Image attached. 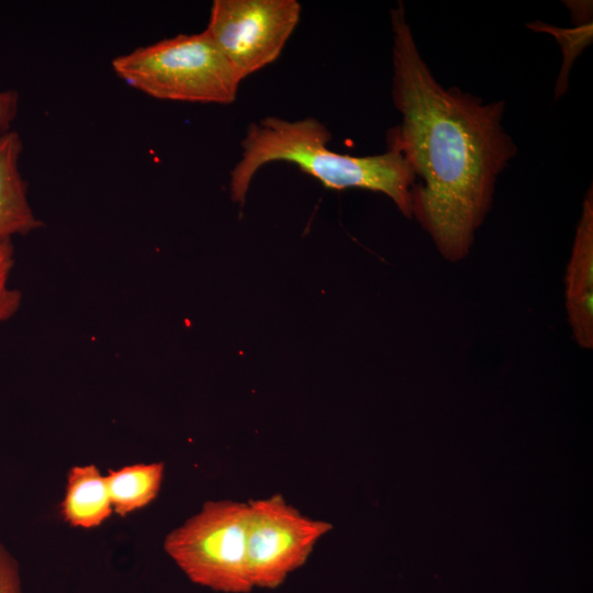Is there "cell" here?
<instances>
[{"label": "cell", "mask_w": 593, "mask_h": 593, "mask_svg": "<svg viewBox=\"0 0 593 593\" xmlns=\"http://www.w3.org/2000/svg\"><path fill=\"white\" fill-rule=\"evenodd\" d=\"M163 462L136 463L109 470L105 474L113 513L126 516L150 504L158 495Z\"/></svg>", "instance_id": "cell-10"}, {"label": "cell", "mask_w": 593, "mask_h": 593, "mask_svg": "<svg viewBox=\"0 0 593 593\" xmlns=\"http://www.w3.org/2000/svg\"><path fill=\"white\" fill-rule=\"evenodd\" d=\"M13 266L12 239L0 242V324L10 320L21 306V292L9 286Z\"/></svg>", "instance_id": "cell-12"}, {"label": "cell", "mask_w": 593, "mask_h": 593, "mask_svg": "<svg viewBox=\"0 0 593 593\" xmlns=\"http://www.w3.org/2000/svg\"><path fill=\"white\" fill-rule=\"evenodd\" d=\"M0 593H23L19 564L2 544H0Z\"/></svg>", "instance_id": "cell-13"}, {"label": "cell", "mask_w": 593, "mask_h": 593, "mask_svg": "<svg viewBox=\"0 0 593 593\" xmlns=\"http://www.w3.org/2000/svg\"><path fill=\"white\" fill-rule=\"evenodd\" d=\"M248 503L208 501L199 513L172 529L164 549L187 578L222 593L254 588L247 562Z\"/></svg>", "instance_id": "cell-4"}, {"label": "cell", "mask_w": 593, "mask_h": 593, "mask_svg": "<svg viewBox=\"0 0 593 593\" xmlns=\"http://www.w3.org/2000/svg\"><path fill=\"white\" fill-rule=\"evenodd\" d=\"M19 94L14 90L0 91V135L11 131L18 114Z\"/></svg>", "instance_id": "cell-14"}, {"label": "cell", "mask_w": 593, "mask_h": 593, "mask_svg": "<svg viewBox=\"0 0 593 593\" xmlns=\"http://www.w3.org/2000/svg\"><path fill=\"white\" fill-rule=\"evenodd\" d=\"M300 14L296 0H215L204 31L242 81L279 57Z\"/></svg>", "instance_id": "cell-5"}, {"label": "cell", "mask_w": 593, "mask_h": 593, "mask_svg": "<svg viewBox=\"0 0 593 593\" xmlns=\"http://www.w3.org/2000/svg\"><path fill=\"white\" fill-rule=\"evenodd\" d=\"M392 99L401 124L388 132L416 181L411 214L439 254L459 261L491 210L497 176L517 148L502 125L504 101L444 88L423 59L402 2L391 10Z\"/></svg>", "instance_id": "cell-1"}, {"label": "cell", "mask_w": 593, "mask_h": 593, "mask_svg": "<svg viewBox=\"0 0 593 593\" xmlns=\"http://www.w3.org/2000/svg\"><path fill=\"white\" fill-rule=\"evenodd\" d=\"M113 513L105 474L94 465L74 466L60 503L64 521L76 528L102 525Z\"/></svg>", "instance_id": "cell-9"}, {"label": "cell", "mask_w": 593, "mask_h": 593, "mask_svg": "<svg viewBox=\"0 0 593 593\" xmlns=\"http://www.w3.org/2000/svg\"><path fill=\"white\" fill-rule=\"evenodd\" d=\"M112 69L130 87L170 101L228 104L240 82L205 31L135 48Z\"/></svg>", "instance_id": "cell-3"}, {"label": "cell", "mask_w": 593, "mask_h": 593, "mask_svg": "<svg viewBox=\"0 0 593 593\" xmlns=\"http://www.w3.org/2000/svg\"><path fill=\"white\" fill-rule=\"evenodd\" d=\"M22 148L18 132L0 135V242L43 226L27 200V183L19 169Z\"/></svg>", "instance_id": "cell-8"}, {"label": "cell", "mask_w": 593, "mask_h": 593, "mask_svg": "<svg viewBox=\"0 0 593 593\" xmlns=\"http://www.w3.org/2000/svg\"><path fill=\"white\" fill-rule=\"evenodd\" d=\"M247 503L250 582L253 588L276 589L306 562L315 544L333 525L301 514L281 494Z\"/></svg>", "instance_id": "cell-6"}, {"label": "cell", "mask_w": 593, "mask_h": 593, "mask_svg": "<svg viewBox=\"0 0 593 593\" xmlns=\"http://www.w3.org/2000/svg\"><path fill=\"white\" fill-rule=\"evenodd\" d=\"M332 135L318 120L306 118L287 121L266 118L253 123L242 142V156L231 172V193L243 203L259 168L283 160L296 165L324 187L350 188L388 195L406 217L411 214V193L415 175L402 154L388 146L383 154L350 156L331 150Z\"/></svg>", "instance_id": "cell-2"}, {"label": "cell", "mask_w": 593, "mask_h": 593, "mask_svg": "<svg viewBox=\"0 0 593 593\" xmlns=\"http://www.w3.org/2000/svg\"><path fill=\"white\" fill-rule=\"evenodd\" d=\"M578 11L571 9L572 13H577L578 23L574 29H559L552 25H548L541 22H534L528 24V27L537 32H546L555 36L558 43L561 45L563 53V64L556 86V98L563 94L568 86V76L573 60L581 53V51L592 40V22L589 21V14L583 16V12L589 9V5L582 10V2H573Z\"/></svg>", "instance_id": "cell-11"}, {"label": "cell", "mask_w": 593, "mask_h": 593, "mask_svg": "<svg viewBox=\"0 0 593 593\" xmlns=\"http://www.w3.org/2000/svg\"><path fill=\"white\" fill-rule=\"evenodd\" d=\"M566 305L578 345L593 347V194L584 198L566 273Z\"/></svg>", "instance_id": "cell-7"}]
</instances>
